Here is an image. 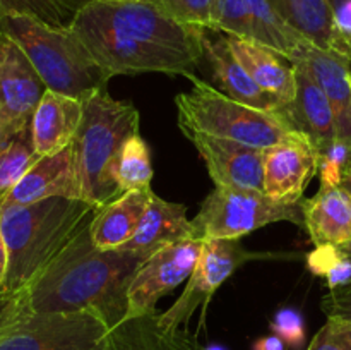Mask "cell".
<instances>
[{"instance_id": "1", "label": "cell", "mask_w": 351, "mask_h": 350, "mask_svg": "<svg viewBox=\"0 0 351 350\" xmlns=\"http://www.w3.org/2000/svg\"><path fill=\"white\" fill-rule=\"evenodd\" d=\"M106 79L161 72L194 75L204 27L182 24L151 0H96L69 24Z\"/></svg>"}, {"instance_id": "2", "label": "cell", "mask_w": 351, "mask_h": 350, "mask_svg": "<svg viewBox=\"0 0 351 350\" xmlns=\"http://www.w3.org/2000/svg\"><path fill=\"white\" fill-rule=\"evenodd\" d=\"M151 254L95 246L89 225L27 287L31 312L91 311L115 329L127 314V288Z\"/></svg>"}, {"instance_id": "3", "label": "cell", "mask_w": 351, "mask_h": 350, "mask_svg": "<svg viewBox=\"0 0 351 350\" xmlns=\"http://www.w3.org/2000/svg\"><path fill=\"white\" fill-rule=\"evenodd\" d=\"M98 209L82 199L71 198H50L0 209V230L9 247L7 290L29 287L91 223Z\"/></svg>"}, {"instance_id": "4", "label": "cell", "mask_w": 351, "mask_h": 350, "mask_svg": "<svg viewBox=\"0 0 351 350\" xmlns=\"http://www.w3.org/2000/svg\"><path fill=\"white\" fill-rule=\"evenodd\" d=\"M81 127L74 137V156L82 201L103 208L120 196L117 163L123 143L139 132V110L115 100L106 89L84 102Z\"/></svg>"}, {"instance_id": "5", "label": "cell", "mask_w": 351, "mask_h": 350, "mask_svg": "<svg viewBox=\"0 0 351 350\" xmlns=\"http://www.w3.org/2000/svg\"><path fill=\"white\" fill-rule=\"evenodd\" d=\"M0 31L14 38L50 91L81 102L106 89L108 79L69 26H51L33 16L12 14Z\"/></svg>"}, {"instance_id": "6", "label": "cell", "mask_w": 351, "mask_h": 350, "mask_svg": "<svg viewBox=\"0 0 351 350\" xmlns=\"http://www.w3.org/2000/svg\"><path fill=\"white\" fill-rule=\"evenodd\" d=\"M187 79L192 81V89L175 98L178 127L184 134L201 132L257 150H269L298 132L280 110L266 112L243 105L209 82L195 78V74Z\"/></svg>"}, {"instance_id": "7", "label": "cell", "mask_w": 351, "mask_h": 350, "mask_svg": "<svg viewBox=\"0 0 351 350\" xmlns=\"http://www.w3.org/2000/svg\"><path fill=\"white\" fill-rule=\"evenodd\" d=\"M276 222L304 226L302 199H280L259 191L216 187L192 220L194 237L240 239Z\"/></svg>"}, {"instance_id": "8", "label": "cell", "mask_w": 351, "mask_h": 350, "mask_svg": "<svg viewBox=\"0 0 351 350\" xmlns=\"http://www.w3.org/2000/svg\"><path fill=\"white\" fill-rule=\"evenodd\" d=\"M110 335L91 311L29 312L0 336V350H108Z\"/></svg>"}, {"instance_id": "9", "label": "cell", "mask_w": 351, "mask_h": 350, "mask_svg": "<svg viewBox=\"0 0 351 350\" xmlns=\"http://www.w3.org/2000/svg\"><path fill=\"white\" fill-rule=\"evenodd\" d=\"M281 254L254 253L245 249L240 239H204L194 271L178 301L156 323L165 331H180L199 307H206L213 294L249 261L271 259Z\"/></svg>"}, {"instance_id": "10", "label": "cell", "mask_w": 351, "mask_h": 350, "mask_svg": "<svg viewBox=\"0 0 351 350\" xmlns=\"http://www.w3.org/2000/svg\"><path fill=\"white\" fill-rule=\"evenodd\" d=\"M202 240L170 244L143 261L127 288V314L123 321L154 314L163 295L189 280L201 254Z\"/></svg>"}, {"instance_id": "11", "label": "cell", "mask_w": 351, "mask_h": 350, "mask_svg": "<svg viewBox=\"0 0 351 350\" xmlns=\"http://www.w3.org/2000/svg\"><path fill=\"white\" fill-rule=\"evenodd\" d=\"M47 89L19 43L0 31V119L16 130L29 127Z\"/></svg>"}, {"instance_id": "12", "label": "cell", "mask_w": 351, "mask_h": 350, "mask_svg": "<svg viewBox=\"0 0 351 350\" xmlns=\"http://www.w3.org/2000/svg\"><path fill=\"white\" fill-rule=\"evenodd\" d=\"M184 136L199 151L216 187L264 192V150L201 132Z\"/></svg>"}, {"instance_id": "13", "label": "cell", "mask_w": 351, "mask_h": 350, "mask_svg": "<svg viewBox=\"0 0 351 350\" xmlns=\"http://www.w3.org/2000/svg\"><path fill=\"white\" fill-rule=\"evenodd\" d=\"M50 198L82 199L72 144L58 153L38 158L0 202V209L33 205Z\"/></svg>"}, {"instance_id": "14", "label": "cell", "mask_w": 351, "mask_h": 350, "mask_svg": "<svg viewBox=\"0 0 351 350\" xmlns=\"http://www.w3.org/2000/svg\"><path fill=\"white\" fill-rule=\"evenodd\" d=\"M319 172L314 144L297 132L291 139L264 150V192L280 199H304L305 187Z\"/></svg>"}, {"instance_id": "15", "label": "cell", "mask_w": 351, "mask_h": 350, "mask_svg": "<svg viewBox=\"0 0 351 350\" xmlns=\"http://www.w3.org/2000/svg\"><path fill=\"white\" fill-rule=\"evenodd\" d=\"M293 64L297 67V95L293 102L281 106L280 112L295 130L314 144L321 156L338 139L335 113L328 96L311 72L298 62Z\"/></svg>"}, {"instance_id": "16", "label": "cell", "mask_w": 351, "mask_h": 350, "mask_svg": "<svg viewBox=\"0 0 351 350\" xmlns=\"http://www.w3.org/2000/svg\"><path fill=\"white\" fill-rule=\"evenodd\" d=\"M201 45L202 60L208 62L213 78L216 79L219 86V91H223L226 96L237 100V102L243 103V105L266 110V112H276L283 106V103L264 91L250 78L249 72L239 64L235 55L230 50L225 34L204 27L201 33Z\"/></svg>"}, {"instance_id": "17", "label": "cell", "mask_w": 351, "mask_h": 350, "mask_svg": "<svg viewBox=\"0 0 351 350\" xmlns=\"http://www.w3.org/2000/svg\"><path fill=\"white\" fill-rule=\"evenodd\" d=\"M290 60L304 65L319 82L331 103L338 139L351 148V62L315 45H311Z\"/></svg>"}, {"instance_id": "18", "label": "cell", "mask_w": 351, "mask_h": 350, "mask_svg": "<svg viewBox=\"0 0 351 350\" xmlns=\"http://www.w3.org/2000/svg\"><path fill=\"white\" fill-rule=\"evenodd\" d=\"M239 64L266 93L288 105L297 95V67L287 55L252 40L225 34Z\"/></svg>"}, {"instance_id": "19", "label": "cell", "mask_w": 351, "mask_h": 350, "mask_svg": "<svg viewBox=\"0 0 351 350\" xmlns=\"http://www.w3.org/2000/svg\"><path fill=\"white\" fill-rule=\"evenodd\" d=\"M304 226L315 247H341L351 242V189L321 185L317 194L302 199Z\"/></svg>"}, {"instance_id": "20", "label": "cell", "mask_w": 351, "mask_h": 350, "mask_svg": "<svg viewBox=\"0 0 351 350\" xmlns=\"http://www.w3.org/2000/svg\"><path fill=\"white\" fill-rule=\"evenodd\" d=\"M84 103L72 96L47 89L31 120L34 151L38 156L55 154L74 143L81 127Z\"/></svg>"}, {"instance_id": "21", "label": "cell", "mask_w": 351, "mask_h": 350, "mask_svg": "<svg viewBox=\"0 0 351 350\" xmlns=\"http://www.w3.org/2000/svg\"><path fill=\"white\" fill-rule=\"evenodd\" d=\"M195 239L192 220L187 218V206L170 202L153 192L136 235L122 247L153 254L170 244Z\"/></svg>"}, {"instance_id": "22", "label": "cell", "mask_w": 351, "mask_h": 350, "mask_svg": "<svg viewBox=\"0 0 351 350\" xmlns=\"http://www.w3.org/2000/svg\"><path fill=\"white\" fill-rule=\"evenodd\" d=\"M153 191L141 189L120 194L98 209L89 223V233L98 249H120L139 229Z\"/></svg>"}, {"instance_id": "23", "label": "cell", "mask_w": 351, "mask_h": 350, "mask_svg": "<svg viewBox=\"0 0 351 350\" xmlns=\"http://www.w3.org/2000/svg\"><path fill=\"white\" fill-rule=\"evenodd\" d=\"M273 9L312 45L339 55L331 0H267Z\"/></svg>"}, {"instance_id": "24", "label": "cell", "mask_w": 351, "mask_h": 350, "mask_svg": "<svg viewBox=\"0 0 351 350\" xmlns=\"http://www.w3.org/2000/svg\"><path fill=\"white\" fill-rule=\"evenodd\" d=\"M38 158L40 156L34 151L31 126L14 134L0 148V202L10 194Z\"/></svg>"}, {"instance_id": "25", "label": "cell", "mask_w": 351, "mask_h": 350, "mask_svg": "<svg viewBox=\"0 0 351 350\" xmlns=\"http://www.w3.org/2000/svg\"><path fill=\"white\" fill-rule=\"evenodd\" d=\"M117 185L120 194L129 191L151 189L153 165H151L149 148L141 134H134L123 143L122 153L117 163Z\"/></svg>"}, {"instance_id": "26", "label": "cell", "mask_w": 351, "mask_h": 350, "mask_svg": "<svg viewBox=\"0 0 351 350\" xmlns=\"http://www.w3.org/2000/svg\"><path fill=\"white\" fill-rule=\"evenodd\" d=\"M91 0H0V24L7 16L26 14L51 26H69Z\"/></svg>"}, {"instance_id": "27", "label": "cell", "mask_w": 351, "mask_h": 350, "mask_svg": "<svg viewBox=\"0 0 351 350\" xmlns=\"http://www.w3.org/2000/svg\"><path fill=\"white\" fill-rule=\"evenodd\" d=\"M211 30L228 34V36L254 41L249 0H216Z\"/></svg>"}, {"instance_id": "28", "label": "cell", "mask_w": 351, "mask_h": 350, "mask_svg": "<svg viewBox=\"0 0 351 350\" xmlns=\"http://www.w3.org/2000/svg\"><path fill=\"white\" fill-rule=\"evenodd\" d=\"M151 2L178 23L211 30L216 0H151Z\"/></svg>"}, {"instance_id": "29", "label": "cell", "mask_w": 351, "mask_h": 350, "mask_svg": "<svg viewBox=\"0 0 351 350\" xmlns=\"http://www.w3.org/2000/svg\"><path fill=\"white\" fill-rule=\"evenodd\" d=\"M351 158V148L336 139L328 151L319 156V175L321 185H343Z\"/></svg>"}, {"instance_id": "30", "label": "cell", "mask_w": 351, "mask_h": 350, "mask_svg": "<svg viewBox=\"0 0 351 350\" xmlns=\"http://www.w3.org/2000/svg\"><path fill=\"white\" fill-rule=\"evenodd\" d=\"M307 350H351V319L328 318Z\"/></svg>"}, {"instance_id": "31", "label": "cell", "mask_w": 351, "mask_h": 350, "mask_svg": "<svg viewBox=\"0 0 351 350\" xmlns=\"http://www.w3.org/2000/svg\"><path fill=\"white\" fill-rule=\"evenodd\" d=\"M271 329L291 349H300L305 342L304 316L291 307L280 309L271 321Z\"/></svg>"}, {"instance_id": "32", "label": "cell", "mask_w": 351, "mask_h": 350, "mask_svg": "<svg viewBox=\"0 0 351 350\" xmlns=\"http://www.w3.org/2000/svg\"><path fill=\"white\" fill-rule=\"evenodd\" d=\"M31 312L27 288L0 290V336Z\"/></svg>"}, {"instance_id": "33", "label": "cell", "mask_w": 351, "mask_h": 350, "mask_svg": "<svg viewBox=\"0 0 351 350\" xmlns=\"http://www.w3.org/2000/svg\"><path fill=\"white\" fill-rule=\"evenodd\" d=\"M338 31L339 55L351 62V0H331Z\"/></svg>"}, {"instance_id": "34", "label": "cell", "mask_w": 351, "mask_h": 350, "mask_svg": "<svg viewBox=\"0 0 351 350\" xmlns=\"http://www.w3.org/2000/svg\"><path fill=\"white\" fill-rule=\"evenodd\" d=\"M322 311L328 318H345L351 319V281L343 287L332 288L322 299Z\"/></svg>"}, {"instance_id": "35", "label": "cell", "mask_w": 351, "mask_h": 350, "mask_svg": "<svg viewBox=\"0 0 351 350\" xmlns=\"http://www.w3.org/2000/svg\"><path fill=\"white\" fill-rule=\"evenodd\" d=\"M7 277H9V247H7L5 237L0 230V290L5 288Z\"/></svg>"}, {"instance_id": "36", "label": "cell", "mask_w": 351, "mask_h": 350, "mask_svg": "<svg viewBox=\"0 0 351 350\" xmlns=\"http://www.w3.org/2000/svg\"><path fill=\"white\" fill-rule=\"evenodd\" d=\"M252 350H287V343L280 338L278 335H267L261 336L254 342Z\"/></svg>"}, {"instance_id": "37", "label": "cell", "mask_w": 351, "mask_h": 350, "mask_svg": "<svg viewBox=\"0 0 351 350\" xmlns=\"http://www.w3.org/2000/svg\"><path fill=\"white\" fill-rule=\"evenodd\" d=\"M17 132H19V130H16L12 126H10V124H7L5 120L0 119V148H2L3 144H5L7 141H9L10 137Z\"/></svg>"}, {"instance_id": "38", "label": "cell", "mask_w": 351, "mask_h": 350, "mask_svg": "<svg viewBox=\"0 0 351 350\" xmlns=\"http://www.w3.org/2000/svg\"><path fill=\"white\" fill-rule=\"evenodd\" d=\"M339 249H341L343 254H345V256L348 257V259L351 261V242L345 244V246H341V247H339Z\"/></svg>"}, {"instance_id": "39", "label": "cell", "mask_w": 351, "mask_h": 350, "mask_svg": "<svg viewBox=\"0 0 351 350\" xmlns=\"http://www.w3.org/2000/svg\"><path fill=\"white\" fill-rule=\"evenodd\" d=\"M343 184H346L351 189V158H350V165H348V174H346L345 182H343Z\"/></svg>"}, {"instance_id": "40", "label": "cell", "mask_w": 351, "mask_h": 350, "mask_svg": "<svg viewBox=\"0 0 351 350\" xmlns=\"http://www.w3.org/2000/svg\"><path fill=\"white\" fill-rule=\"evenodd\" d=\"M202 350H226V349L221 345H208V347H204Z\"/></svg>"}, {"instance_id": "41", "label": "cell", "mask_w": 351, "mask_h": 350, "mask_svg": "<svg viewBox=\"0 0 351 350\" xmlns=\"http://www.w3.org/2000/svg\"><path fill=\"white\" fill-rule=\"evenodd\" d=\"M108 350H122L119 345H115V343H113L112 336H110V349H108Z\"/></svg>"}, {"instance_id": "42", "label": "cell", "mask_w": 351, "mask_h": 350, "mask_svg": "<svg viewBox=\"0 0 351 350\" xmlns=\"http://www.w3.org/2000/svg\"><path fill=\"white\" fill-rule=\"evenodd\" d=\"M91 2H96V0H91Z\"/></svg>"}]
</instances>
